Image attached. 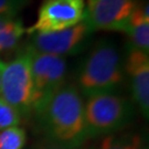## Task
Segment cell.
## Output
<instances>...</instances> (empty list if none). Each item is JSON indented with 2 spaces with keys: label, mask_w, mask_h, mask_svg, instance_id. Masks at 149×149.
<instances>
[{
  "label": "cell",
  "mask_w": 149,
  "mask_h": 149,
  "mask_svg": "<svg viewBox=\"0 0 149 149\" xmlns=\"http://www.w3.org/2000/svg\"><path fill=\"white\" fill-rule=\"evenodd\" d=\"M0 97L20 114L33 108L34 91L28 49L10 62L0 60Z\"/></svg>",
  "instance_id": "277c9868"
},
{
  "label": "cell",
  "mask_w": 149,
  "mask_h": 149,
  "mask_svg": "<svg viewBox=\"0 0 149 149\" xmlns=\"http://www.w3.org/2000/svg\"><path fill=\"white\" fill-rule=\"evenodd\" d=\"M120 32L127 34L130 42L129 48L149 53V23H129L127 21Z\"/></svg>",
  "instance_id": "8fae6325"
},
{
  "label": "cell",
  "mask_w": 149,
  "mask_h": 149,
  "mask_svg": "<svg viewBox=\"0 0 149 149\" xmlns=\"http://www.w3.org/2000/svg\"><path fill=\"white\" fill-rule=\"evenodd\" d=\"M29 0H0V13L15 12L19 13L23 7L28 5Z\"/></svg>",
  "instance_id": "9a60e30c"
},
{
  "label": "cell",
  "mask_w": 149,
  "mask_h": 149,
  "mask_svg": "<svg viewBox=\"0 0 149 149\" xmlns=\"http://www.w3.org/2000/svg\"><path fill=\"white\" fill-rule=\"evenodd\" d=\"M27 133L21 127H11L0 132V149H23Z\"/></svg>",
  "instance_id": "4fadbf2b"
},
{
  "label": "cell",
  "mask_w": 149,
  "mask_h": 149,
  "mask_svg": "<svg viewBox=\"0 0 149 149\" xmlns=\"http://www.w3.org/2000/svg\"><path fill=\"white\" fill-rule=\"evenodd\" d=\"M18 13L15 12H6V13H0V30L5 27L6 24L12 19H15Z\"/></svg>",
  "instance_id": "e0dca14e"
},
{
  "label": "cell",
  "mask_w": 149,
  "mask_h": 149,
  "mask_svg": "<svg viewBox=\"0 0 149 149\" xmlns=\"http://www.w3.org/2000/svg\"><path fill=\"white\" fill-rule=\"evenodd\" d=\"M31 59V74L34 91L33 108L41 111L48 100L64 85L66 61L63 56L38 52L28 48Z\"/></svg>",
  "instance_id": "5b68a950"
},
{
  "label": "cell",
  "mask_w": 149,
  "mask_h": 149,
  "mask_svg": "<svg viewBox=\"0 0 149 149\" xmlns=\"http://www.w3.org/2000/svg\"><path fill=\"white\" fill-rule=\"evenodd\" d=\"M93 149H147L138 134L106 135Z\"/></svg>",
  "instance_id": "30bf717a"
},
{
  "label": "cell",
  "mask_w": 149,
  "mask_h": 149,
  "mask_svg": "<svg viewBox=\"0 0 149 149\" xmlns=\"http://www.w3.org/2000/svg\"><path fill=\"white\" fill-rule=\"evenodd\" d=\"M132 115L133 107L129 102L113 92L88 96L84 104L87 137L111 135L124 127Z\"/></svg>",
  "instance_id": "3957f363"
},
{
  "label": "cell",
  "mask_w": 149,
  "mask_h": 149,
  "mask_svg": "<svg viewBox=\"0 0 149 149\" xmlns=\"http://www.w3.org/2000/svg\"><path fill=\"white\" fill-rule=\"evenodd\" d=\"M84 11V0H43L37 21L26 32L50 33L69 29L83 21Z\"/></svg>",
  "instance_id": "8992f818"
},
{
  "label": "cell",
  "mask_w": 149,
  "mask_h": 149,
  "mask_svg": "<svg viewBox=\"0 0 149 149\" xmlns=\"http://www.w3.org/2000/svg\"><path fill=\"white\" fill-rule=\"evenodd\" d=\"M38 114L48 139L79 148L87 137L84 117V103L80 90L75 85H65L54 93Z\"/></svg>",
  "instance_id": "6da1fadb"
},
{
  "label": "cell",
  "mask_w": 149,
  "mask_h": 149,
  "mask_svg": "<svg viewBox=\"0 0 149 149\" xmlns=\"http://www.w3.org/2000/svg\"><path fill=\"white\" fill-rule=\"evenodd\" d=\"M137 3V0H87L83 21L92 33L97 30L120 32Z\"/></svg>",
  "instance_id": "52a82bcc"
},
{
  "label": "cell",
  "mask_w": 149,
  "mask_h": 149,
  "mask_svg": "<svg viewBox=\"0 0 149 149\" xmlns=\"http://www.w3.org/2000/svg\"><path fill=\"white\" fill-rule=\"evenodd\" d=\"M21 114L20 112L8 104L7 102L0 97V132L8 128L16 127L20 124Z\"/></svg>",
  "instance_id": "5bb4252c"
},
{
  "label": "cell",
  "mask_w": 149,
  "mask_h": 149,
  "mask_svg": "<svg viewBox=\"0 0 149 149\" xmlns=\"http://www.w3.org/2000/svg\"><path fill=\"white\" fill-rule=\"evenodd\" d=\"M30 149H79V148H71V147H68V146H64V145H61L59 143H55V141H52L50 139H44L40 143H37L36 145H33Z\"/></svg>",
  "instance_id": "2e32d148"
},
{
  "label": "cell",
  "mask_w": 149,
  "mask_h": 149,
  "mask_svg": "<svg viewBox=\"0 0 149 149\" xmlns=\"http://www.w3.org/2000/svg\"><path fill=\"white\" fill-rule=\"evenodd\" d=\"M120 52L109 40L98 41L82 64L77 76L79 90L85 96L111 93L124 81Z\"/></svg>",
  "instance_id": "7a4b0ae2"
},
{
  "label": "cell",
  "mask_w": 149,
  "mask_h": 149,
  "mask_svg": "<svg viewBox=\"0 0 149 149\" xmlns=\"http://www.w3.org/2000/svg\"><path fill=\"white\" fill-rule=\"evenodd\" d=\"M91 30L82 21L74 27L62 31L50 33H33L30 48L42 53L54 55H68L77 53L91 36Z\"/></svg>",
  "instance_id": "ba28073f"
},
{
  "label": "cell",
  "mask_w": 149,
  "mask_h": 149,
  "mask_svg": "<svg viewBox=\"0 0 149 149\" xmlns=\"http://www.w3.org/2000/svg\"><path fill=\"white\" fill-rule=\"evenodd\" d=\"M149 53L129 48L124 70L129 76L134 102L146 118L149 115Z\"/></svg>",
  "instance_id": "9c48e42d"
},
{
  "label": "cell",
  "mask_w": 149,
  "mask_h": 149,
  "mask_svg": "<svg viewBox=\"0 0 149 149\" xmlns=\"http://www.w3.org/2000/svg\"><path fill=\"white\" fill-rule=\"evenodd\" d=\"M24 32L26 29L21 19L16 17L8 22L0 30V53L16 48Z\"/></svg>",
  "instance_id": "7c38bea8"
}]
</instances>
